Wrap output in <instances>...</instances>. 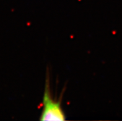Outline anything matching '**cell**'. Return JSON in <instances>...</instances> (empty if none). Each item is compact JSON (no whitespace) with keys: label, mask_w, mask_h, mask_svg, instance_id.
Masks as SVG:
<instances>
[{"label":"cell","mask_w":122,"mask_h":121,"mask_svg":"<svg viewBox=\"0 0 122 121\" xmlns=\"http://www.w3.org/2000/svg\"><path fill=\"white\" fill-rule=\"evenodd\" d=\"M43 106L40 121H65L66 115L60 101L52 97L49 81L46 80L43 97Z\"/></svg>","instance_id":"obj_1"}]
</instances>
